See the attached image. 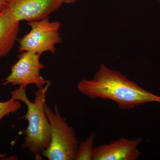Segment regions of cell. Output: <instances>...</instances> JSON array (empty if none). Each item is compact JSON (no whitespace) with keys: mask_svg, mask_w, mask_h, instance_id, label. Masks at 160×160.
I'll return each instance as SVG.
<instances>
[{"mask_svg":"<svg viewBox=\"0 0 160 160\" xmlns=\"http://www.w3.org/2000/svg\"><path fill=\"white\" fill-rule=\"evenodd\" d=\"M6 8V0H0V12Z\"/></svg>","mask_w":160,"mask_h":160,"instance_id":"obj_11","label":"cell"},{"mask_svg":"<svg viewBox=\"0 0 160 160\" xmlns=\"http://www.w3.org/2000/svg\"><path fill=\"white\" fill-rule=\"evenodd\" d=\"M77 88L80 92L90 98L112 100L123 110L133 109L146 103L160 102V97L145 90L105 64L100 66L93 78L79 82Z\"/></svg>","mask_w":160,"mask_h":160,"instance_id":"obj_1","label":"cell"},{"mask_svg":"<svg viewBox=\"0 0 160 160\" xmlns=\"http://www.w3.org/2000/svg\"><path fill=\"white\" fill-rule=\"evenodd\" d=\"M159 1H160V0H159Z\"/></svg>","mask_w":160,"mask_h":160,"instance_id":"obj_14","label":"cell"},{"mask_svg":"<svg viewBox=\"0 0 160 160\" xmlns=\"http://www.w3.org/2000/svg\"><path fill=\"white\" fill-rule=\"evenodd\" d=\"M19 24L6 9L0 12V58L7 55L13 48L18 40Z\"/></svg>","mask_w":160,"mask_h":160,"instance_id":"obj_8","label":"cell"},{"mask_svg":"<svg viewBox=\"0 0 160 160\" xmlns=\"http://www.w3.org/2000/svg\"><path fill=\"white\" fill-rule=\"evenodd\" d=\"M22 107L21 101L12 98L6 102H0V121L6 116L17 112Z\"/></svg>","mask_w":160,"mask_h":160,"instance_id":"obj_10","label":"cell"},{"mask_svg":"<svg viewBox=\"0 0 160 160\" xmlns=\"http://www.w3.org/2000/svg\"><path fill=\"white\" fill-rule=\"evenodd\" d=\"M51 85V83H49L37 90L33 102L27 97L26 87H19L11 92L12 98L23 102L27 108L26 114L20 118L28 122L23 132L25 140L22 147L28 149L39 158L40 154L48 149L51 141V126L45 109L48 89Z\"/></svg>","mask_w":160,"mask_h":160,"instance_id":"obj_2","label":"cell"},{"mask_svg":"<svg viewBox=\"0 0 160 160\" xmlns=\"http://www.w3.org/2000/svg\"><path fill=\"white\" fill-rule=\"evenodd\" d=\"M6 156H7V154H2V153H0V158H6Z\"/></svg>","mask_w":160,"mask_h":160,"instance_id":"obj_13","label":"cell"},{"mask_svg":"<svg viewBox=\"0 0 160 160\" xmlns=\"http://www.w3.org/2000/svg\"><path fill=\"white\" fill-rule=\"evenodd\" d=\"M41 55L30 51L21 52L18 60L12 67L10 74L2 81V85L12 84L19 87L34 85L40 89L51 83L40 74L41 70L45 67L40 62Z\"/></svg>","mask_w":160,"mask_h":160,"instance_id":"obj_5","label":"cell"},{"mask_svg":"<svg viewBox=\"0 0 160 160\" xmlns=\"http://www.w3.org/2000/svg\"><path fill=\"white\" fill-rule=\"evenodd\" d=\"M142 138L130 140L122 137L94 147L92 160H136L140 156L138 147Z\"/></svg>","mask_w":160,"mask_h":160,"instance_id":"obj_7","label":"cell"},{"mask_svg":"<svg viewBox=\"0 0 160 160\" xmlns=\"http://www.w3.org/2000/svg\"><path fill=\"white\" fill-rule=\"evenodd\" d=\"M53 108V111L46 103L45 105V112L51 126V141L42 154L49 160H75L78 146L77 136L60 113L57 105Z\"/></svg>","mask_w":160,"mask_h":160,"instance_id":"obj_3","label":"cell"},{"mask_svg":"<svg viewBox=\"0 0 160 160\" xmlns=\"http://www.w3.org/2000/svg\"><path fill=\"white\" fill-rule=\"evenodd\" d=\"M62 0H6V10L20 22L38 21L59 9Z\"/></svg>","mask_w":160,"mask_h":160,"instance_id":"obj_6","label":"cell"},{"mask_svg":"<svg viewBox=\"0 0 160 160\" xmlns=\"http://www.w3.org/2000/svg\"><path fill=\"white\" fill-rule=\"evenodd\" d=\"M95 138V135L92 133L86 141L80 143L77 150L75 160H92Z\"/></svg>","mask_w":160,"mask_h":160,"instance_id":"obj_9","label":"cell"},{"mask_svg":"<svg viewBox=\"0 0 160 160\" xmlns=\"http://www.w3.org/2000/svg\"><path fill=\"white\" fill-rule=\"evenodd\" d=\"M31 30L22 38L18 39L19 51H30L41 55L45 52L54 54L55 45L62 42L59 32L61 23L51 22L49 17L38 21L29 22Z\"/></svg>","mask_w":160,"mask_h":160,"instance_id":"obj_4","label":"cell"},{"mask_svg":"<svg viewBox=\"0 0 160 160\" xmlns=\"http://www.w3.org/2000/svg\"><path fill=\"white\" fill-rule=\"evenodd\" d=\"M64 4H72L76 2L78 0H62Z\"/></svg>","mask_w":160,"mask_h":160,"instance_id":"obj_12","label":"cell"}]
</instances>
